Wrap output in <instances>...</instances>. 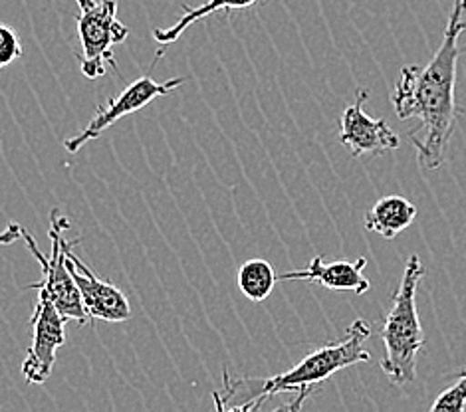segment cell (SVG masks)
Here are the masks:
<instances>
[{
    "instance_id": "cell-15",
    "label": "cell",
    "mask_w": 466,
    "mask_h": 412,
    "mask_svg": "<svg viewBox=\"0 0 466 412\" xmlns=\"http://www.w3.org/2000/svg\"><path fill=\"white\" fill-rule=\"evenodd\" d=\"M22 55L20 36L15 28L0 25V70L13 64Z\"/></svg>"
},
{
    "instance_id": "cell-4",
    "label": "cell",
    "mask_w": 466,
    "mask_h": 412,
    "mask_svg": "<svg viewBox=\"0 0 466 412\" xmlns=\"http://www.w3.org/2000/svg\"><path fill=\"white\" fill-rule=\"evenodd\" d=\"M70 228V220L66 216L62 210L56 206L50 210V240H52V250L46 256L35 236L28 230L22 228V238H25L28 250L36 256V260L42 266V280L36 284H30L28 287L42 289L46 292L48 297L52 299V304L56 306L60 311V316L68 321L74 319L80 323V326H86L90 321V314L82 302L80 289H77L74 276L70 272V264H68V250L76 248L80 240H66V230Z\"/></svg>"
},
{
    "instance_id": "cell-10",
    "label": "cell",
    "mask_w": 466,
    "mask_h": 412,
    "mask_svg": "<svg viewBox=\"0 0 466 412\" xmlns=\"http://www.w3.org/2000/svg\"><path fill=\"white\" fill-rule=\"evenodd\" d=\"M365 266H368V258H358L353 262H326L321 256H314L306 268L280 274L279 282H312L328 289L361 296L370 292L371 287L370 277L363 272Z\"/></svg>"
},
{
    "instance_id": "cell-13",
    "label": "cell",
    "mask_w": 466,
    "mask_h": 412,
    "mask_svg": "<svg viewBox=\"0 0 466 412\" xmlns=\"http://www.w3.org/2000/svg\"><path fill=\"white\" fill-rule=\"evenodd\" d=\"M237 284L240 292L252 302H264L274 292V286L279 284V274L274 266L262 258H252L244 262L238 268Z\"/></svg>"
},
{
    "instance_id": "cell-14",
    "label": "cell",
    "mask_w": 466,
    "mask_h": 412,
    "mask_svg": "<svg viewBox=\"0 0 466 412\" xmlns=\"http://www.w3.org/2000/svg\"><path fill=\"white\" fill-rule=\"evenodd\" d=\"M466 408V369L459 375L457 383L449 387L447 391H442L435 403L431 405V410H449V412H459Z\"/></svg>"
},
{
    "instance_id": "cell-12",
    "label": "cell",
    "mask_w": 466,
    "mask_h": 412,
    "mask_svg": "<svg viewBox=\"0 0 466 412\" xmlns=\"http://www.w3.org/2000/svg\"><path fill=\"white\" fill-rule=\"evenodd\" d=\"M257 3L258 0H207L205 5L193 6V8L185 5L183 16L169 28H155L153 38H155V42L161 44V46H169V44L179 40L183 36V32L191 25H195V22L215 15V13H218V10H227V13H230V10H242V8H248Z\"/></svg>"
},
{
    "instance_id": "cell-8",
    "label": "cell",
    "mask_w": 466,
    "mask_h": 412,
    "mask_svg": "<svg viewBox=\"0 0 466 412\" xmlns=\"http://www.w3.org/2000/svg\"><path fill=\"white\" fill-rule=\"evenodd\" d=\"M368 99L370 90L360 87L355 92V102L343 109L339 121V143L351 153L353 159L401 147V139L385 119H373L365 114L363 106Z\"/></svg>"
},
{
    "instance_id": "cell-7",
    "label": "cell",
    "mask_w": 466,
    "mask_h": 412,
    "mask_svg": "<svg viewBox=\"0 0 466 412\" xmlns=\"http://www.w3.org/2000/svg\"><path fill=\"white\" fill-rule=\"evenodd\" d=\"M66 319L46 292L38 289V302L32 314V343L22 363V375L30 385H44L50 378L58 349L66 343Z\"/></svg>"
},
{
    "instance_id": "cell-6",
    "label": "cell",
    "mask_w": 466,
    "mask_h": 412,
    "mask_svg": "<svg viewBox=\"0 0 466 412\" xmlns=\"http://www.w3.org/2000/svg\"><path fill=\"white\" fill-rule=\"evenodd\" d=\"M183 84H185V77H173V80H167V82H155L149 75L139 77V80L127 85L124 92H119L116 97L109 99L107 106L97 107L94 117L90 119V124L77 133L76 137L64 141V149L68 153H77L86 143L97 139L106 129L117 124L121 117L137 114V111L147 107L157 97L169 95L173 90H177V87Z\"/></svg>"
},
{
    "instance_id": "cell-3",
    "label": "cell",
    "mask_w": 466,
    "mask_h": 412,
    "mask_svg": "<svg viewBox=\"0 0 466 412\" xmlns=\"http://www.w3.org/2000/svg\"><path fill=\"white\" fill-rule=\"evenodd\" d=\"M425 277L419 256H409L401 284L391 299V309L385 316L381 341L385 357L381 371L395 387H407L417 378V357L425 345L423 327L417 311V287Z\"/></svg>"
},
{
    "instance_id": "cell-9",
    "label": "cell",
    "mask_w": 466,
    "mask_h": 412,
    "mask_svg": "<svg viewBox=\"0 0 466 412\" xmlns=\"http://www.w3.org/2000/svg\"><path fill=\"white\" fill-rule=\"evenodd\" d=\"M68 264L74 276V282L77 289H80L82 302L92 319L119 323L131 317V307L124 292L112 282L102 280L94 270L87 268V266L77 258L74 248L68 250Z\"/></svg>"
},
{
    "instance_id": "cell-5",
    "label": "cell",
    "mask_w": 466,
    "mask_h": 412,
    "mask_svg": "<svg viewBox=\"0 0 466 412\" xmlns=\"http://www.w3.org/2000/svg\"><path fill=\"white\" fill-rule=\"evenodd\" d=\"M80 70L87 80L104 77L109 68L119 74L114 46L129 36V28L117 18V0H76Z\"/></svg>"
},
{
    "instance_id": "cell-2",
    "label": "cell",
    "mask_w": 466,
    "mask_h": 412,
    "mask_svg": "<svg viewBox=\"0 0 466 412\" xmlns=\"http://www.w3.org/2000/svg\"><path fill=\"white\" fill-rule=\"evenodd\" d=\"M371 337V327L363 319H355L346 331V337L312 351L290 371L262 378V388L250 403L235 407V410H258L266 400L282 393H296V400L282 408L299 410L314 388L348 367L371 361V353L365 349V341Z\"/></svg>"
},
{
    "instance_id": "cell-11",
    "label": "cell",
    "mask_w": 466,
    "mask_h": 412,
    "mask_svg": "<svg viewBox=\"0 0 466 412\" xmlns=\"http://www.w3.org/2000/svg\"><path fill=\"white\" fill-rule=\"evenodd\" d=\"M417 215V206L405 196H383L365 215V230L380 234L385 240H393L397 234H401L413 225Z\"/></svg>"
},
{
    "instance_id": "cell-16",
    "label": "cell",
    "mask_w": 466,
    "mask_h": 412,
    "mask_svg": "<svg viewBox=\"0 0 466 412\" xmlns=\"http://www.w3.org/2000/svg\"><path fill=\"white\" fill-rule=\"evenodd\" d=\"M22 238V226L16 222H10V225L0 232V246H6V244H13Z\"/></svg>"
},
{
    "instance_id": "cell-1",
    "label": "cell",
    "mask_w": 466,
    "mask_h": 412,
    "mask_svg": "<svg viewBox=\"0 0 466 412\" xmlns=\"http://www.w3.org/2000/svg\"><path fill=\"white\" fill-rule=\"evenodd\" d=\"M466 0H454L445 36L427 65H405L391 94L397 117L419 119L423 133L410 136L423 169L435 171L445 163L447 149L459 119L457 72L466 52L461 35L466 30Z\"/></svg>"
}]
</instances>
